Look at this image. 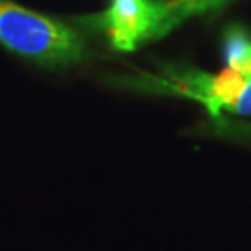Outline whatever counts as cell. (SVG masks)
I'll return each mask as SVG.
<instances>
[{"instance_id":"6da1fadb","label":"cell","mask_w":251,"mask_h":251,"mask_svg":"<svg viewBox=\"0 0 251 251\" xmlns=\"http://www.w3.org/2000/svg\"><path fill=\"white\" fill-rule=\"evenodd\" d=\"M0 46L46 69L72 67L90 57L78 26L13 0H0Z\"/></svg>"},{"instance_id":"7a4b0ae2","label":"cell","mask_w":251,"mask_h":251,"mask_svg":"<svg viewBox=\"0 0 251 251\" xmlns=\"http://www.w3.org/2000/svg\"><path fill=\"white\" fill-rule=\"evenodd\" d=\"M118 82L135 92L193 100L202 104L207 116H251V80L228 67L210 74L189 65H168L157 74L127 75Z\"/></svg>"},{"instance_id":"3957f363","label":"cell","mask_w":251,"mask_h":251,"mask_svg":"<svg viewBox=\"0 0 251 251\" xmlns=\"http://www.w3.org/2000/svg\"><path fill=\"white\" fill-rule=\"evenodd\" d=\"M74 25L106 36L116 51L130 52L158 39V0H111L104 12L77 17Z\"/></svg>"},{"instance_id":"277c9868","label":"cell","mask_w":251,"mask_h":251,"mask_svg":"<svg viewBox=\"0 0 251 251\" xmlns=\"http://www.w3.org/2000/svg\"><path fill=\"white\" fill-rule=\"evenodd\" d=\"M228 2L232 0H158V39L165 38L188 20L205 13H212Z\"/></svg>"},{"instance_id":"5b68a950","label":"cell","mask_w":251,"mask_h":251,"mask_svg":"<svg viewBox=\"0 0 251 251\" xmlns=\"http://www.w3.org/2000/svg\"><path fill=\"white\" fill-rule=\"evenodd\" d=\"M199 132L251 152V119L227 116V114L207 116Z\"/></svg>"},{"instance_id":"8992f818","label":"cell","mask_w":251,"mask_h":251,"mask_svg":"<svg viewBox=\"0 0 251 251\" xmlns=\"http://www.w3.org/2000/svg\"><path fill=\"white\" fill-rule=\"evenodd\" d=\"M222 56L228 69L251 80V36L247 29L233 25L225 31Z\"/></svg>"}]
</instances>
